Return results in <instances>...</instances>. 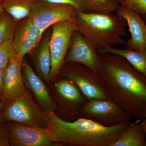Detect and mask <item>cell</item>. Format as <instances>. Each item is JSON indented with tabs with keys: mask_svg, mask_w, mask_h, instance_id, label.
Here are the masks:
<instances>
[{
	"mask_svg": "<svg viewBox=\"0 0 146 146\" xmlns=\"http://www.w3.org/2000/svg\"><path fill=\"white\" fill-rule=\"evenodd\" d=\"M55 3L67 4L72 5L79 12L91 13L92 10L84 0H38Z\"/></svg>",
	"mask_w": 146,
	"mask_h": 146,
	"instance_id": "cell-24",
	"label": "cell"
},
{
	"mask_svg": "<svg viewBox=\"0 0 146 146\" xmlns=\"http://www.w3.org/2000/svg\"><path fill=\"white\" fill-rule=\"evenodd\" d=\"M120 6L133 11L143 18L146 17V0H122Z\"/></svg>",
	"mask_w": 146,
	"mask_h": 146,
	"instance_id": "cell-23",
	"label": "cell"
},
{
	"mask_svg": "<svg viewBox=\"0 0 146 146\" xmlns=\"http://www.w3.org/2000/svg\"><path fill=\"white\" fill-rule=\"evenodd\" d=\"M5 12V11L3 9L2 6L1 5L0 3V16L4 12Z\"/></svg>",
	"mask_w": 146,
	"mask_h": 146,
	"instance_id": "cell-28",
	"label": "cell"
},
{
	"mask_svg": "<svg viewBox=\"0 0 146 146\" xmlns=\"http://www.w3.org/2000/svg\"><path fill=\"white\" fill-rule=\"evenodd\" d=\"M38 1L33 4L31 16L42 34L56 23L75 20L77 10L72 5Z\"/></svg>",
	"mask_w": 146,
	"mask_h": 146,
	"instance_id": "cell-8",
	"label": "cell"
},
{
	"mask_svg": "<svg viewBox=\"0 0 146 146\" xmlns=\"http://www.w3.org/2000/svg\"><path fill=\"white\" fill-rule=\"evenodd\" d=\"M4 108L2 114L6 121L31 127H49L45 112L35 102L28 90Z\"/></svg>",
	"mask_w": 146,
	"mask_h": 146,
	"instance_id": "cell-5",
	"label": "cell"
},
{
	"mask_svg": "<svg viewBox=\"0 0 146 146\" xmlns=\"http://www.w3.org/2000/svg\"><path fill=\"white\" fill-rule=\"evenodd\" d=\"M92 11L96 13L115 12L120 5L116 0H84Z\"/></svg>",
	"mask_w": 146,
	"mask_h": 146,
	"instance_id": "cell-21",
	"label": "cell"
},
{
	"mask_svg": "<svg viewBox=\"0 0 146 146\" xmlns=\"http://www.w3.org/2000/svg\"><path fill=\"white\" fill-rule=\"evenodd\" d=\"M101 54L118 55L125 58L135 70L146 78V49L142 51L106 47L98 51Z\"/></svg>",
	"mask_w": 146,
	"mask_h": 146,
	"instance_id": "cell-17",
	"label": "cell"
},
{
	"mask_svg": "<svg viewBox=\"0 0 146 146\" xmlns=\"http://www.w3.org/2000/svg\"><path fill=\"white\" fill-rule=\"evenodd\" d=\"M60 70L61 76L74 84L87 100H113L105 80L100 73L76 63H65Z\"/></svg>",
	"mask_w": 146,
	"mask_h": 146,
	"instance_id": "cell-4",
	"label": "cell"
},
{
	"mask_svg": "<svg viewBox=\"0 0 146 146\" xmlns=\"http://www.w3.org/2000/svg\"><path fill=\"white\" fill-rule=\"evenodd\" d=\"M51 33L48 32L40 42L34 56L35 67L37 75L43 81H50L51 58L49 46Z\"/></svg>",
	"mask_w": 146,
	"mask_h": 146,
	"instance_id": "cell-16",
	"label": "cell"
},
{
	"mask_svg": "<svg viewBox=\"0 0 146 146\" xmlns=\"http://www.w3.org/2000/svg\"><path fill=\"white\" fill-rule=\"evenodd\" d=\"M56 89L65 105V113L68 117L79 115L87 99L75 84L63 78L55 84Z\"/></svg>",
	"mask_w": 146,
	"mask_h": 146,
	"instance_id": "cell-15",
	"label": "cell"
},
{
	"mask_svg": "<svg viewBox=\"0 0 146 146\" xmlns=\"http://www.w3.org/2000/svg\"><path fill=\"white\" fill-rule=\"evenodd\" d=\"M34 0H0L5 11L19 21L31 15Z\"/></svg>",
	"mask_w": 146,
	"mask_h": 146,
	"instance_id": "cell-19",
	"label": "cell"
},
{
	"mask_svg": "<svg viewBox=\"0 0 146 146\" xmlns=\"http://www.w3.org/2000/svg\"><path fill=\"white\" fill-rule=\"evenodd\" d=\"M22 20L16 27L13 45L16 56L24 57L39 46L43 34L33 24L31 16Z\"/></svg>",
	"mask_w": 146,
	"mask_h": 146,
	"instance_id": "cell-12",
	"label": "cell"
},
{
	"mask_svg": "<svg viewBox=\"0 0 146 146\" xmlns=\"http://www.w3.org/2000/svg\"><path fill=\"white\" fill-rule=\"evenodd\" d=\"M69 50L64 64L80 63L100 74L102 70L100 54L96 48L78 30L73 33Z\"/></svg>",
	"mask_w": 146,
	"mask_h": 146,
	"instance_id": "cell-9",
	"label": "cell"
},
{
	"mask_svg": "<svg viewBox=\"0 0 146 146\" xmlns=\"http://www.w3.org/2000/svg\"><path fill=\"white\" fill-rule=\"evenodd\" d=\"M3 108V106L1 102L0 101V110L2 109V108Z\"/></svg>",
	"mask_w": 146,
	"mask_h": 146,
	"instance_id": "cell-30",
	"label": "cell"
},
{
	"mask_svg": "<svg viewBox=\"0 0 146 146\" xmlns=\"http://www.w3.org/2000/svg\"><path fill=\"white\" fill-rule=\"evenodd\" d=\"M53 142L61 146H111L130 121L107 127L89 119L78 118L68 121L54 112H44Z\"/></svg>",
	"mask_w": 146,
	"mask_h": 146,
	"instance_id": "cell-2",
	"label": "cell"
},
{
	"mask_svg": "<svg viewBox=\"0 0 146 146\" xmlns=\"http://www.w3.org/2000/svg\"><path fill=\"white\" fill-rule=\"evenodd\" d=\"M100 56V74L112 99L131 117L141 119L146 111V78L121 56L101 54Z\"/></svg>",
	"mask_w": 146,
	"mask_h": 146,
	"instance_id": "cell-1",
	"label": "cell"
},
{
	"mask_svg": "<svg viewBox=\"0 0 146 146\" xmlns=\"http://www.w3.org/2000/svg\"><path fill=\"white\" fill-rule=\"evenodd\" d=\"M80 117L105 126H113L130 121L131 117L114 100H87L80 112Z\"/></svg>",
	"mask_w": 146,
	"mask_h": 146,
	"instance_id": "cell-6",
	"label": "cell"
},
{
	"mask_svg": "<svg viewBox=\"0 0 146 146\" xmlns=\"http://www.w3.org/2000/svg\"><path fill=\"white\" fill-rule=\"evenodd\" d=\"M18 22L5 11L0 16V45L13 39Z\"/></svg>",
	"mask_w": 146,
	"mask_h": 146,
	"instance_id": "cell-20",
	"label": "cell"
},
{
	"mask_svg": "<svg viewBox=\"0 0 146 146\" xmlns=\"http://www.w3.org/2000/svg\"><path fill=\"white\" fill-rule=\"evenodd\" d=\"M16 56V54L13 47V39L0 45V68H6L11 59Z\"/></svg>",
	"mask_w": 146,
	"mask_h": 146,
	"instance_id": "cell-22",
	"label": "cell"
},
{
	"mask_svg": "<svg viewBox=\"0 0 146 146\" xmlns=\"http://www.w3.org/2000/svg\"><path fill=\"white\" fill-rule=\"evenodd\" d=\"M78 30L75 20L59 22L52 26L49 41L51 63L50 81L53 80L64 64L73 33Z\"/></svg>",
	"mask_w": 146,
	"mask_h": 146,
	"instance_id": "cell-7",
	"label": "cell"
},
{
	"mask_svg": "<svg viewBox=\"0 0 146 146\" xmlns=\"http://www.w3.org/2000/svg\"><path fill=\"white\" fill-rule=\"evenodd\" d=\"M143 19H144V21H145V22L146 23V18H143Z\"/></svg>",
	"mask_w": 146,
	"mask_h": 146,
	"instance_id": "cell-31",
	"label": "cell"
},
{
	"mask_svg": "<svg viewBox=\"0 0 146 146\" xmlns=\"http://www.w3.org/2000/svg\"><path fill=\"white\" fill-rule=\"evenodd\" d=\"M5 119L0 113V146H10L9 141L8 125Z\"/></svg>",
	"mask_w": 146,
	"mask_h": 146,
	"instance_id": "cell-25",
	"label": "cell"
},
{
	"mask_svg": "<svg viewBox=\"0 0 146 146\" xmlns=\"http://www.w3.org/2000/svg\"><path fill=\"white\" fill-rule=\"evenodd\" d=\"M116 13L126 21L131 38L126 43V49L134 51L146 49V23L141 15L120 6Z\"/></svg>",
	"mask_w": 146,
	"mask_h": 146,
	"instance_id": "cell-14",
	"label": "cell"
},
{
	"mask_svg": "<svg viewBox=\"0 0 146 146\" xmlns=\"http://www.w3.org/2000/svg\"><path fill=\"white\" fill-rule=\"evenodd\" d=\"M23 58L17 56L13 58L5 69L1 99L3 108L21 97L26 91L22 74Z\"/></svg>",
	"mask_w": 146,
	"mask_h": 146,
	"instance_id": "cell-11",
	"label": "cell"
},
{
	"mask_svg": "<svg viewBox=\"0 0 146 146\" xmlns=\"http://www.w3.org/2000/svg\"><path fill=\"white\" fill-rule=\"evenodd\" d=\"M140 124L146 136V111L144 113L143 117L140 119Z\"/></svg>",
	"mask_w": 146,
	"mask_h": 146,
	"instance_id": "cell-27",
	"label": "cell"
},
{
	"mask_svg": "<svg viewBox=\"0 0 146 146\" xmlns=\"http://www.w3.org/2000/svg\"><path fill=\"white\" fill-rule=\"evenodd\" d=\"M75 21L78 30L98 51L106 47L125 44L122 38L126 34L125 19L116 12H77Z\"/></svg>",
	"mask_w": 146,
	"mask_h": 146,
	"instance_id": "cell-3",
	"label": "cell"
},
{
	"mask_svg": "<svg viewBox=\"0 0 146 146\" xmlns=\"http://www.w3.org/2000/svg\"><path fill=\"white\" fill-rule=\"evenodd\" d=\"M23 81L26 88L31 90L44 112H54L56 104L50 96L42 79L36 74L27 60L23 59L22 65Z\"/></svg>",
	"mask_w": 146,
	"mask_h": 146,
	"instance_id": "cell-13",
	"label": "cell"
},
{
	"mask_svg": "<svg viewBox=\"0 0 146 146\" xmlns=\"http://www.w3.org/2000/svg\"><path fill=\"white\" fill-rule=\"evenodd\" d=\"M5 69L0 68V101L1 102L2 96Z\"/></svg>",
	"mask_w": 146,
	"mask_h": 146,
	"instance_id": "cell-26",
	"label": "cell"
},
{
	"mask_svg": "<svg viewBox=\"0 0 146 146\" xmlns=\"http://www.w3.org/2000/svg\"><path fill=\"white\" fill-rule=\"evenodd\" d=\"M111 146H146V136L140 119L130 123Z\"/></svg>",
	"mask_w": 146,
	"mask_h": 146,
	"instance_id": "cell-18",
	"label": "cell"
},
{
	"mask_svg": "<svg viewBox=\"0 0 146 146\" xmlns=\"http://www.w3.org/2000/svg\"><path fill=\"white\" fill-rule=\"evenodd\" d=\"M116 1L119 3L120 5H121V3L122 0H116Z\"/></svg>",
	"mask_w": 146,
	"mask_h": 146,
	"instance_id": "cell-29",
	"label": "cell"
},
{
	"mask_svg": "<svg viewBox=\"0 0 146 146\" xmlns=\"http://www.w3.org/2000/svg\"><path fill=\"white\" fill-rule=\"evenodd\" d=\"M8 131L10 146L59 145L53 141L49 127H31L13 122L8 125Z\"/></svg>",
	"mask_w": 146,
	"mask_h": 146,
	"instance_id": "cell-10",
	"label": "cell"
}]
</instances>
